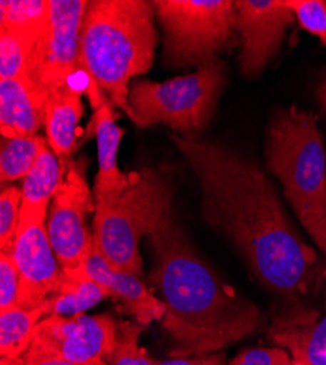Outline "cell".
I'll use <instances>...</instances> for the list:
<instances>
[{
	"instance_id": "obj_1",
	"label": "cell",
	"mask_w": 326,
	"mask_h": 365,
	"mask_svg": "<svg viewBox=\"0 0 326 365\" xmlns=\"http://www.w3.org/2000/svg\"><path fill=\"white\" fill-rule=\"evenodd\" d=\"M192 167L205 221L239 252L252 277L287 307L302 306L319 275V256L294 225L266 174L233 149L173 133Z\"/></svg>"
},
{
	"instance_id": "obj_2",
	"label": "cell",
	"mask_w": 326,
	"mask_h": 365,
	"mask_svg": "<svg viewBox=\"0 0 326 365\" xmlns=\"http://www.w3.org/2000/svg\"><path fill=\"white\" fill-rule=\"evenodd\" d=\"M148 238L150 282L165 307L161 324L173 342V358L217 354L263 329L262 310L195 252L173 212Z\"/></svg>"
},
{
	"instance_id": "obj_3",
	"label": "cell",
	"mask_w": 326,
	"mask_h": 365,
	"mask_svg": "<svg viewBox=\"0 0 326 365\" xmlns=\"http://www.w3.org/2000/svg\"><path fill=\"white\" fill-rule=\"evenodd\" d=\"M154 2L91 0L81 29L86 94L101 89L131 118V81L151 69L158 43Z\"/></svg>"
},
{
	"instance_id": "obj_4",
	"label": "cell",
	"mask_w": 326,
	"mask_h": 365,
	"mask_svg": "<svg viewBox=\"0 0 326 365\" xmlns=\"http://www.w3.org/2000/svg\"><path fill=\"white\" fill-rule=\"evenodd\" d=\"M265 165L278 178L294 215L326 262V148L313 113L297 106L272 113Z\"/></svg>"
},
{
	"instance_id": "obj_5",
	"label": "cell",
	"mask_w": 326,
	"mask_h": 365,
	"mask_svg": "<svg viewBox=\"0 0 326 365\" xmlns=\"http://www.w3.org/2000/svg\"><path fill=\"white\" fill-rule=\"evenodd\" d=\"M171 212V190L157 171L142 168L131 173L129 186L121 196L110 202H96L93 217L96 246L113 267L141 277L143 273L141 241L151 235Z\"/></svg>"
},
{
	"instance_id": "obj_6",
	"label": "cell",
	"mask_w": 326,
	"mask_h": 365,
	"mask_svg": "<svg viewBox=\"0 0 326 365\" xmlns=\"http://www.w3.org/2000/svg\"><path fill=\"white\" fill-rule=\"evenodd\" d=\"M225 79V65L217 57L185 76L135 81L129 89L131 120L138 128L167 125L175 135L198 139L217 110Z\"/></svg>"
},
{
	"instance_id": "obj_7",
	"label": "cell",
	"mask_w": 326,
	"mask_h": 365,
	"mask_svg": "<svg viewBox=\"0 0 326 365\" xmlns=\"http://www.w3.org/2000/svg\"><path fill=\"white\" fill-rule=\"evenodd\" d=\"M168 68L200 66L231 47L237 31L231 0H156Z\"/></svg>"
},
{
	"instance_id": "obj_8",
	"label": "cell",
	"mask_w": 326,
	"mask_h": 365,
	"mask_svg": "<svg viewBox=\"0 0 326 365\" xmlns=\"http://www.w3.org/2000/svg\"><path fill=\"white\" fill-rule=\"evenodd\" d=\"M96 212V199L86 180V161L79 158L66 168L63 185L56 193L47 217L51 247L63 272L85 267L94 246L88 217Z\"/></svg>"
},
{
	"instance_id": "obj_9",
	"label": "cell",
	"mask_w": 326,
	"mask_h": 365,
	"mask_svg": "<svg viewBox=\"0 0 326 365\" xmlns=\"http://www.w3.org/2000/svg\"><path fill=\"white\" fill-rule=\"evenodd\" d=\"M49 206H21L12 255L21 278L18 306L37 309L57 291L63 269L51 247L47 231Z\"/></svg>"
},
{
	"instance_id": "obj_10",
	"label": "cell",
	"mask_w": 326,
	"mask_h": 365,
	"mask_svg": "<svg viewBox=\"0 0 326 365\" xmlns=\"http://www.w3.org/2000/svg\"><path fill=\"white\" fill-rule=\"evenodd\" d=\"M117 339L118 322L110 314H50L37 324L29 348L76 364L94 365L108 362Z\"/></svg>"
},
{
	"instance_id": "obj_11",
	"label": "cell",
	"mask_w": 326,
	"mask_h": 365,
	"mask_svg": "<svg viewBox=\"0 0 326 365\" xmlns=\"http://www.w3.org/2000/svg\"><path fill=\"white\" fill-rule=\"evenodd\" d=\"M86 6V0H50L49 31L36 46L28 76L43 89L71 83L76 73L83 75L81 29Z\"/></svg>"
},
{
	"instance_id": "obj_12",
	"label": "cell",
	"mask_w": 326,
	"mask_h": 365,
	"mask_svg": "<svg viewBox=\"0 0 326 365\" xmlns=\"http://www.w3.org/2000/svg\"><path fill=\"white\" fill-rule=\"evenodd\" d=\"M235 15L242 37L240 73L253 79L260 76L278 54L287 28L295 16L285 0H239L235 2Z\"/></svg>"
},
{
	"instance_id": "obj_13",
	"label": "cell",
	"mask_w": 326,
	"mask_h": 365,
	"mask_svg": "<svg viewBox=\"0 0 326 365\" xmlns=\"http://www.w3.org/2000/svg\"><path fill=\"white\" fill-rule=\"evenodd\" d=\"M86 272L108 292L118 307L142 326L161 322L165 314L163 301L148 288L141 277L132 272L113 267L100 249L94 246L85 262Z\"/></svg>"
},
{
	"instance_id": "obj_14",
	"label": "cell",
	"mask_w": 326,
	"mask_h": 365,
	"mask_svg": "<svg viewBox=\"0 0 326 365\" xmlns=\"http://www.w3.org/2000/svg\"><path fill=\"white\" fill-rule=\"evenodd\" d=\"M268 336L288 351L292 365H326V309L320 317L303 304L285 307L272 319Z\"/></svg>"
},
{
	"instance_id": "obj_15",
	"label": "cell",
	"mask_w": 326,
	"mask_h": 365,
	"mask_svg": "<svg viewBox=\"0 0 326 365\" xmlns=\"http://www.w3.org/2000/svg\"><path fill=\"white\" fill-rule=\"evenodd\" d=\"M46 89L31 78L0 79V130L4 138L39 135L44 126Z\"/></svg>"
},
{
	"instance_id": "obj_16",
	"label": "cell",
	"mask_w": 326,
	"mask_h": 365,
	"mask_svg": "<svg viewBox=\"0 0 326 365\" xmlns=\"http://www.w3.org/2000/svg\"><path fill=\"white\" fill-rule=\"evenodd\" d=\"M113 106L106 100L94 110V117L90 129L97 138L98 173L94 181L96 202H110L117 199L131 182V173L125 174L118 168L117 154L123 130L116 123Z\"/></svg>"
},
{
	"instance_id": "obj_17",
	"label": "cell",
	"mask_w": 326,
	"mask_h": 365,
	"mask_svg": "<svg viewBox=\"0 0 326 365\" xmlns=\"http://www.w3.org/2000/svg\"><path fill=\"white\" fill-rule=\"evenodd\" d=\"M83 113L81 93L66 83L46 91L44 130L47 142L62 167L71 165L76 150L78 125Z\"/></svg>"
},
{
	"instance_id": "obj_18",
	"label": "cell",
	"mask_w": 326,
	"mask_h": 365,
	"mask_svg": "<svg viewBox=\"0 0 326 365\" xmlns=\"http://www.w3.org/2000/svg\"><path fill=\"white\" fill-rule=\"evenodd\" d=\"M106 298H110L108 292L86 272V267L63 272L61 285L49 298L50 314L72 317L93 309Z\"/></svg>"
},
{
	"instance_id": "obj_19",
	"label": "cell",
	"mask_w": 326,
	"mask_h": 365,
	"mask_svg": "<svg viewBox=\"0 0 326 365\" xmlns=\"http://www.w3.org/2000/svg\"><path fill=\"white\" fill-rule=\"evenodd\" d=\"M50 316L49 299L37 309L19 306L0 312V355L2 359L14 361L24 356L31 346L37 324Z\"/></svg>"
},
{
	"instance_id": "obj_20",
	"label": "cell",
	"mask_w": 326,
	"mask_h": 365,
	"mask_svg": "<svg viewBox=\"0 0 326 365\" xmlns=\"http://www.w3.org/2000/svg\"><path fill=\"white\" fill-rule=\"evenodd\" d=\"M50 26V0H2L0 33L39 41Z\"/></svg>"
},
{
	"instance_id": "obj_21",
	"label": "cell",
	"mask_w": 326,
	"mask_h": 365,
	"mask_svg": "<svg viewBox=\"0 0 326 365\" xmlns=\"http://www.w3.org/2000/svg\"><path fill=\"white\" fill-rule=\"evenodd\" d=\"M65 168L54 155L49 142L40 154L28 175L22 180V203L34 206H49L65 180Z\"/></svg>"
},
{
	"instance_id": "obj_22",
	"label": "cell",
	"mask_w": 326,
	"mask_h": 365,
	"mask_svg": "<svg viewBox=\"0 0 326 365\" xmlns=\"http://www.w3.org/2000/svg\"><path fill=\"white\" fill-rule=\"evenodd\" d=\"M46 143L47 138L41 135L4 138L2 150H0L2 187L9 186V182L24 180L28 175Z\"/></svg>"
},
{
	"instance_id": "obj_23",
	"label": "cell",
	"mask_w": 326,
	"mask_h": 365,
	"mask_svg": "<svg viewBox=\"0 0 326 365\" xmlns=\"http://www.w3.org/2000/svg\"><path fill=\"white\" fill-rule=\"evenodd\" d=\"M39 41L14 33H0V79H16L31 75Z\"/></svg>"
},
{
	"instance_id": "obj_24",
	"label": "cell",
	"mask_w": 326,
	"mask_h": 365,
	"mask_svg": "<svg viewBox=\"0 0 326 365\" xmlns=\"http://www.w3.org/2000/svg\"><path fill=\"white\" fill-rule=\"evenodd\" d=\"M143 327L136 322H118V339L108 358L110 365H157V361L141 346L139 338Z\"/></svg>"
},
{
	"instance_id": "obj_25",
	"label": "cell",
	"mask_w": 326,
	"mask_h": 365,
	"mask_svg": "<svg viewBox=\"0 0 326 365\" xmlns=\"http://www.w3.org/2000/svg\"><path fill=\"white\" fill-rule=\"evenodd\" d=\"M22 190L5 186L0 193V252L11 253L19 225Z\"/></svg>"
},
{
	"instance_id": "obj_26",
	"label": "cell",
	"mask_w": 326,
	"mask_h": 365,
	"mask_svg": "<svg viewBox=\"0 0 326 365\" xmlns=\"http://www.w3.org/2000/svg\"><path fill=\"white\" fill-rule=\"evenodd\" d=\"M305 31L317 37L326 48V2L325 0H285Z\"/></svg>"
},
{
	"instance_id": "obj_27",
	"label": "cell",
	"mask_w": 326,
	"mask_h": 365,
	"mask_svg": "<svg viewBox=\"0 0 326 365\" xmlns=\"http://www.w3.org/2000/svg\"><path fill=\"white\" fill-rule=\"evenodd\" d=\"M21 278L16 263L9 253L0 252V312L18 306Z\"/></svg>"
},
{
	"instance_id": "obj_28",
	"label": "cell",
	"mask_w": 326,
	"mask_h": 365,
	"mask_svg": "<svg viewBox=\"0 0 326 365\" xmlns=\"http://www.w3.org/2000/svg\"><path fill=\"white\" fill-rule=\"evenodd\" d=\"M230 365H292V358L284 348H250L237 355Z\"/></svg>"
},
{
	"instance_id": "obj_29",
	"label": "cell",
	"mask_w": 326,
	"mask_h": 365,
	"mask_svg": "<svg viewBox=\"0 0 326 365\" xmlns=\"http://www.w3.org/2000/svg\"><path fill=\"white\" fill-rule=\"evenodd\" d=\"M22 361H24V365H88V364H76V362L63 359L61 356L44 354L33 348H28V351L22 356ZM94 365H110V364L104 362V364H94Z\"/></svg>"
},
{
	"instance_id": "obj_30",
	"label": "cell",
	"mask_w": 326,
	"mask_h": 365,
	"mask_svg": "<svg viewBox=\"0 0 326 365\" xmlns=\"http://www.w3.org/2000/svg\"><path fill=\"white\" fill-rule=\"evenodd\" d=\"M157 365H225V356L223 352H217L205 356L173 358L168 361H157Z\"/></svg>"
},
{
	"instance_id": "obj_31",
	"label": "cell",
	"mask_w": 326,
	"mask_h": 365,
	"mask_svg": "<svg viewBox=\"0 0 326 365\" xmlns=\"http://www.w3.org/2000/svg\"><path fill=\"white\" fill-rule=\"evenodd\" d=\"M317 100H319V104L326 115V75L322 78V81L317 86Z\"/></svg>"
},
{
	"instance_id": "obj_32",
	"label": "cell",
	"mask_w": 326,
	"mask_h": 365,
	"mask_svg": "<svg viewBox=\"0 0 326 365\" xmlns=\"http://www.w3.org/2000/svg\"><path fill=\"white\" fill-rule=\"evenodd\" d=\"M0 365H24L22 358L14 359V361H6V359H0Z\"/></svg>"
}]
</instances>
